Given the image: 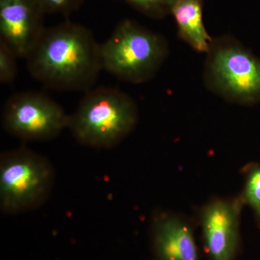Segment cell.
I'll return each mask as SVG.
<instances>
[{
	"mask_svg": "<svg viewBox=\"0 0 260 260\" xmlns=\"http://www.w3.org/2000/svg\"><path fill=\"white\" fill-rule=\"evenodd\" d=\"M54 170L47 158L25 147L0 156V208L8 215L31 211L49 199Z\"/></svg>",
	"mask_w": 260,
	"mask_h": 260,
	"instance_id": "5b68a950",
	"label": "cell"
},
{
	"mask_svg": "<svg viewBox=\"0 0 260 260\" xmlns=\"http://www.w3.org/2000/svg\"><path fill=\"white\" fill-rule=\"evenodd\" d=\"M140 13L155 19H162L171 14L176 0H123Z\"/></svg>",
	"mask_w": 260,
	"mask_h": 260,
	"instance_id": "8fae6325",
	"label": "cell"
},
{
	"mask_svg": "<svg viewBox=\"0 0 260 260\" xmlns=\"http://www.w3.org/2000/svg\"><path fill=\"white\" fill-rule=\"evenodd\" d=\"M154 254L156 260H199L192 230L172 214H156L152 220Z\"/></svg>",
	"mask_w": 260,
	"mask_h": 260,
	"instance_id": "9c48e42d",
	"label": "cell"
},
{
	"mask_svg": "<svg viewBox=\"0 0 260 260\" xmlns=\"http://www.w3.org/2000/svg\"><path fill=\"white\" fill-rule=\"evenodd\" d=\"M138 120L136 103L128 94L109 87L92 88L73 114L68 128L80 144L112 148L132 133Z\"/></svg>",
	"mask_w": 260,
	"mask_h": 260,
	"instance_id": "7a4b0ae2",
	"label": "cell"
},
{
	"mask_svg": "<svg viewBox=\"0 0 260 260\" xmlns=\"http://www.w3.org/2000/svg\"><path fill=\"white\" fill-rule=\"evenodd\" d=\"M203 0H176L171 14L177 24L178 35L195 51L207 53L213 38L203 22Z\"/></svg>",
	"mask_w": 260,
	"mask_h": 260,
	"instance_id": "30bf717a",
	"label": "cell"
},
{
	"mask_svg": "<svg viewBox=\"0 0 260 260\" xmlns=\"http://www.w3.org/2000/svg\"><path fill=\"white\" fill-rule=\"evenodd\" d=\"M25 59L34 79L61 91L86 93L103 70L101 44L93 32L70 20L46 28Z\"/></svg>",
	"mask_w": 260,
	"mask_h": 260,
	"instance_id": "6da1fadb",
	"label": "cell"
},
{
	"mask_svg": "<svg viewBox=\"0 0 260 260\" xmlns=\"http://www.w3.org/2000/svg\"><path fill=\"white\" fill-rule=\"evenodd\" d=\"M244 199L260 220V167H253L247 174Z\"/></svg>",
	"mask_w": 260,
	"mask_h": 260,
	"instance_id": "4fadbf2b",
	"label": "cell"
},
{
	"mask_svg": "<svg viewBox=\"0 0 260 260\" xmlns=\"http://www.w3.org/2000/svg\"><path fill=\"white\" fill-rule=\"evenodd\" d=\"M243 200L217 199L202 213L205 248L212 260H234L239 245Z\"/></svg>",
	"mask_w": 260,
	"mask_h": 260,
	"instance_id": "ba28073f",
	"label": "cell"
},
{
	"mask_svg": "<svg viewBox=\"0 0 260 260\" xmlns=\"http://www.w3.org/2000/svg\"><path fill=\"white\" fill-rule=\"evenodd\" d=\"M38 0H0V41L26 59L45 30Z\"/></svg>",
	"mask_w": 260,
	"mask_h": 260,
	"instance_id": "52a82bcc",
	"label": "cell"
},
{
	"mask_svg": "<svg viewBox=\"0 0 260 260\" xmlns=\"http://www.w3.org/2000/svg\"><path fill=\"white\" fill-rule=\"evenodd\" d=\"M18 56L5 43L0 41V83H13L18 74Z\"/></svg>",
	"mask_w": 260,
	"mask_h": 260,
	"instance_id": "7c38bea8",
	"label": "cell"
},
{
	"mask_svg": "<svg viewBox=\"0 0 260 260\" xmlns=\"http://www.w3.org/2000/svg\"><path fill=\"white\" fill-rule=\"evenodd\" d=\"M46 14H59L69 17L79 9L83 0H38Z\"/></svg>",
	"mask_w": 260,
	"mask_h": 260,
	"instance_id": "5bb4252c",
	"label": "cell"
},
{
	"mask_svg": "<svg viewBox=\"0 0 260 260\" xmlns=\"http://www.w3.org/2000/svg\"><path fill=\"white\" fill-rule=\"evenodd\" d=\"M69 115L46 94L25 91L5 103L3 125L9 134L25 141L54 139L68 128Z\"/></svg>",
	"mask_w": 260,
	"mask_h": 260,
	"instance_id": "8992f818",
	"label": "cell"
},
{
	"mask_svg": "<svg viewBox=\"0 0 260 260\" xmlns=\"http://www.w3.org/2000/svg\"><path fill=\"white\" fill-rule=\"evenodd\" d=\"M169 54L165 38L134 20H122L101 44L103 70L127 83L148 82L158 73Z\"/></svg>",
	"mask_w": 260,
	"mask_h": 260,
	"instance_id": "3957f363",
	"label": "cell"
},
{
	"mask_svg": "<svg viewBox=\"0 0 260 260\" xmlns=\"http://www.w3.org/2000/svg\"><path fill=\"white\" fill-rule=\"evenodd\" d=\"M203 79L206 88L227 102L260 103V59L229 36L212 39Z\"/></svg>",
	"mask_w": 260,
	"mask_h": 260,
	"instance_id": "277c9868",
	"label": "cell"
}]
</instances>
